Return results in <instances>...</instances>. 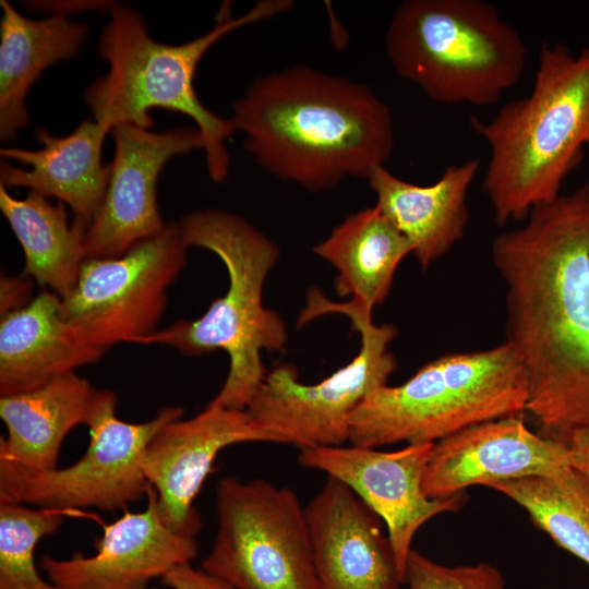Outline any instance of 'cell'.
I'll list each match as a JSON object with an SVG mask.
<instances>
[{"instance_id": "1", "label": "cell", "mask_w": 589, "mask_h": 589, "mask_svg": "<svg viewBox=\"0 0 589 589\" xmlns=\"http://www.w3.org/2000/svg\"><path fill=\"white\" fill-rule=\"evenodd\" d=\"M497 235L506 339L528 380L538 434L567 445L589 429V184L532 208Z\"/></svg>"}, {"instance_id": "2", "label": "cell", "mask_w": 589, "mask_h": 589, "mask_svg": "<svg viewBox=\"0 0 589 589\" xmlns=\"http://www.w3.org/2000/svg\"><path fill=\"white\" fill-rule=\"evenodd\" d=\"M229 120L261 168L313 192L368 180L395 145L392 111L370 87L306 65L257 77Z\"/></svg>"}, {"instance_id": "3", "label": "cell", "mask_w": 589, "mask_h": 589, "mask_svg": "<svg viewBox=\"0 0 589 589\" xmlns=\"http://www.w3.org/2000/svg\"><path fill=\"white\" fill-rule=\"evenodd\" d=\"M490 148L482 189L495 221L526 219L560 196L589 146V46L574 55L542 43L532 89L503 105L489 121L469 118Z\"/></svg>"}, {"instance_id": "4", "label": "cell", "mask_w": 589, "mask_h": 589, "mask_svg": "<svg viewBox=\"0 0 589 589\" xmlns=\"http://www.w3.org/2000/svg\"><path fill=\"white\" fill-rule=\"evenodd\" d=\"M293 7L291 0H261L244 14L233 17L228 5L207 33L180 45L153 39L143 16L133 8L110 4V20L98 40L108 72L84 92V101L94 120L112 130L119 124L143 129L153 127L149 110L161 108L193 120L203 139L207 172L223 182L229 172L226 141L235 133L229 120L207 109L193 86L199 62L231 32L272 19Z\"/></svg>"}, {"instance_id": "5", "label": "cell", "mask_w": 589, "mask_h": 589, "mask_svg": "<svg viewBox=\"0 0 589 589\" xmlns=\"http://www.w3.org/2000/svg\"><path fill=\"white\" fill-rule=\"evenodd\" d=\"M179 228L188 248H203L221 260L228 289L202 316L179 320L140 344L166 345L185 357L225 350L229 371L207 405L244 410L267 373L262 351H284L288 339L280 315L263 304L264 283L279 249L243 217L221 209L190 213Z\"/></svg>"}, {"instance_id": "6", "label": "cell", "mask_w": 589, "mask_h": 589, "mask_svg": "<svg viewBox=\"0 0 589 589\" xmlns=\"http://www.w3.org/2000/svg\"><path fill=\"white\" fill-rule=\"evenodd\" d=\"M396 73L440 104H495L526 68L528 48L483 0H407L384 38Z\"/></svg>"}, {"instance_id": "7", "label": "cell", "mask_w": 589, "mask_h": 589, "mask_svg": "<svg viewBox=\"0 0 589 589\" xmlns=\"http://www.w3.org/2000/svg\"><path fill=\"white\" fill-rule=\"evenodd\" d=\"M526 371L513 348L449 353L421 366L397 386L368 395L350 418L349 443L377 448L435 443L482 422L521 413Z\"/></svg>"}, {"instance_id": "8", "label": "cell", "mask_w": 589, "mask_h": 589, "mask_svg": "<svg viewBox=\"0 0 589 589\" xmlns=\"http://www.w3.org/2000/svg\"><path fill=\"white\" fill-rule=\"evenodd\" d=\"M311 318L327 313L348 316L360 333L358 354L345 366L315 384L299 382L298 370L281 363L266 373L247 411L261 425L286 437L300 449L339 446L349 441L350 418L372 392L387 384L397 368L388 345L393 325H376L372 314L349 302L327 300L318 290L308 300Z\"/></svg>"}, {"instance_id": "9", "label": "cell", "mask_w": 589, "mask_h": 589, "mask_svg": "<svg viewBox=\"0 0 589 589\" xmlns=\"http://www.w3.org/2000/svg\"><path fill=\"white\" fill-rule=\"evenodd\" d=\"M215 496L218 528L201 569L233 589H322L305 507L293 490L224 477Z\"/></svg>"}, {"instance_id": "10", "label": "cell", "mask_w": 589, "mask_h": 589, "mask_svg": "<svg viewBox=\"0 0 589 589\" xmlns=\"http://www.w3.org/2000/svg\"><path fill=\"white\" fill-rule=\"evenodd\" d=\"M179 224L111 259H86L62 316L88 345L106 352L157 332L167 290L187 264Z\"/></svg>"}, {"instance_id": "11", "label": "cell", "mask_w": 589, "mask_h": 589, "mask_svg": "<svg viewBox=\"0 0 589 589\" xmlns=\"http://www.w3.org/2000/svg\"><path fill=\"white\" fill-rule=\"evenodd\" d=\"M117 401L113 390L99 389L84 455L65 468L0 480V503L115 512L146 496L151 484L143 470L145 449L160 429L181 419L183 408L163 407L152 419L131 423L117 417Z\"/></svg>"}, {"instance_id": "12", "label": "cell", "mask_w": 589, "mask_h": 589, "mask_svg": "<svg viewBox=\"0 0 589 589\" xmlns=\"http://www.w3.org/2000/svg\"><path fill=\"white\" fill-rule=\"evenodd\" d=\"M433 443L407 444L394 452L357 445L301 449L298 461L346 484L384 522L399 574L417 531L433 517L459 510L467 492L430 498L422 480Z\"/></svg>"}, {"instance_id": "13", "label": "cell", "mask_w": 589, "mask_h": 589, "mask_svg": "<svg viewBox=\"0 0 589 589\" xmlns=\"http://www.w3.org/2000/svg\"><path fill=\"white\" fill-rule=\"evenodd\" d=\"M115 155L101 208L88 227L86 259H111L139 242L159 235L167 226L158 204L156 187L167 161L194 149H203L196 127L154 132L133 124L111 130Z\"/></svg>"}, {"instance_id": "14", "label": "cell", "mask_w": 589, "mask_h": 589, "mask_svg": "<svg viewBox=\"0 0 589 589\" xmlns=\"http://www.w3.org/2000/svg\"><path fill=\"white\" fill-rule=\"evenodd\" d=\"M252 442L288 444L281 434L259 424L244 410L207 405L196 416L160 429L148 443L143 470L157 494L163 524L172 532L195 538L202 519L194 500L226 447Z\"/></svg>"}, {"instance_id": "15", "label": "cell", "mask_w": 589, "mask_h": 589, "mask_svg": "<svg viewBox=\"0 0 589 589\" xmlns=\"http://www.w3.org/2000/svg\"><path fill=\"white\" fill-rule=\"evenodd\" d=\"M146 498L145 509L125 512L106 526L94 555H44L40 567L49 581L63 589H146L175 566L191 563L199 554L196 539L181 537L163 524L152 486Z\"/></svg>"}, {"instance_id": "16", "label": "cell", "mask_w": 589, "mask_h": 589, "mask_svg": "<svg viewBox=\"0 0 589 589\" xmlns=\"http://www.w3.org/2000/svg\"><path fill=\"white\" fill-rule=\"evenodd\" d=\"M569 466L567 447L530 431L518 413L474 424L433 443L422 486L430 498H441L472 485L489 488Z\"/></svg>"}, {"instance_id": "17", "label": "cell", "mask_w": 589, "mask_h": 589, "mask_svg": "<svg viewBox=\"0 0 589 589\" xmlns=\"http://www.w3.org/2000/svg\"><path fill=\"white\" fill-rule=\"evenodd\" d=\"M322 589H400L382 519L346 484L327 477L305 506Z\"/></svg>"}, {"instance_id": "18", "label": "cell", "mask_w": 589, "mask_h": 589, "mask_svg": "<svg viewBox=\"0 0 589 589\" xmlns=\"http://www.w3.org/2000/svg\"><path fill=\"white\" fill-rule=\"evenodd\" d=\"M109 132L95 120H84L65 136L38 128L35 136L43 148L0 149V185L53 196L71 208L74 221L88 229L108 189L110 166L101 163V147Z\"/></svg>"}, {"instance_id": "19", "label": "cell", "mask_w": 589, "mask_h": 589, "mask_svg": "<svg viewBox=\"0 0 589 589\" xmlns=\"http://www.w3.org/2000/svg\"><path fill=\"white\" fill-rule=\"evenodd\" d=\"M99 389L75 372L29 392L0 397L7 437L0 440V480L58 468L67 435L87 425Z\"/></svg>"}, {"instance_id": "20", "label": "cell", "mask_w": 589, "mask_h": 589, "mask_svg": "<svg viewBox=\"0 0 589 589\" xmlns=\"http://www.w3.org/2000/svg\"><path fill=\"white\" fill-rule=\"evenodd\" d=\"M479 168L477 159L450 165L429 185L407 182L385 166L368 178L375 205L408 239L422 269L464 238L469 219L467 195Z\"/></svg>"}, {"instance_id": "21", "label": "cell", "mask_w": 589, "mask_h": 589, "mask_svg": "<svg viewBox=\"0 0 589 589\" xmlns=\"http://www.w3.org/2000/svg\"><path fill=\"white\" fill-rule=\"evenodd\" d=\"M104 351L84 341L62 316V301L45 289L26 306L1 316L0 397L38 388Z\"/></svg>"}, {"instance_id": "22", "label": "cell", "mask_w": 589, "mask_h": 589, "mask_svg": "<svg viewBox=\"0 0 589 589\" xmlns=\"http://www.w3.org/2000/svg\"><path fill=\"white\" fill-rule=\"evenodd\" d=\"M0 4V139L9 142L29 123L25 99L33 84L48 67L76 56L89 28L64 13L33 20L7 0Z\"/></svg>"}, {"instance_id": "23", "label": "cell", "mask_w": 589, "mask_h": 589, "mask_svg": "<svg viewBox=\"0 0 589 589\" xmlns=\"http://www.w3.org/2000/svg\"><path fill=\"white\" fill-rule=\"evenodd\" d=\"M313 252L337 271L336 292L351 296L348 302L372 314L389 294L395 273L412 247L374 205L346 217Z\"/></svg>"}, {"instance_id": "24", "label": "cell", "mask_w": 589, "mask_h": 589, "mask_svg": "<svg viewBox=\"0 0 589 589\" xmlns=\"http://www.w3.org/2000/svg\"><path fill=\"white\" fill-rule=\"evenodd\" d=\"M0 209L23 249V275L61 300L67 298L86 260L87 229L76 221L69 223L62 202L55 205L33 191L16 199L0 185Z\"/></svg>"}, {"instance_id": "25", "label": "cell", "mask_w": 589, "mask_h": 589, "mask_svg": "<svg viewBox=\"0 0 589 589\" xmlns=\"http://www.w3.org/2000/svg\"><path fill=\"white\" fill-rule=\"evenodd\" d=\"M522 507L556 545L589 566V478L573 467L489 486Z\"/></svg>"}, {"instance_id": "26", "label": "cell", "mask_w": 589, "mask_h": 589, "mask_svg": "<svg viewBox=\"0 0 589 589\" xmlns=\"http://www.w3.org/2000/svg\"><path fill=\"white\" fill-rule=\"evenodd\" d=\"M61 512L0 503V589H63L40 576L34 557L37 543L61 527Z\"/></svg>"}, {"instance_id": "27", "label": "cell", "mask_w": 589, "mask_h": 589, "mask_svg": "<svg viewBox=\"0 0 589 589\" xmlns=\"http://www.w3.org/2000/svg\"><path fill=\"white\" fill-rule=\"evenodd\" d=\"M404 585L408 589H506L502 573L489 563L447 566L416 550L408 556Z\"/></svg>"}, {"instance_id": "28", "label": "cell", "mask_w": 589, "mask_h": 589, "mask_svg": "<svg viewBox=\"0 0 589 589\" xmlns=\"http://www.w3.org/2000/svg\"><path fill=\"white\" fill-rule=\"evenodd\" d=\"M161 584L171 589H233L227 582L194 568L191 563H184L171 568L163 578Z\"/></svg>"}, {"instance_id": "29", "label": "cell", "mask_w": 589, "mask_h": 589, "mask_svg": "<svg viewBox=\"0 0 589 589\" xmlns=\"http://www.w3.org/2000/svg\"><path fill=\"white\" fill-rule=\"evenodd\" d=\"M32 278L21 276L2 275L0 281V313L1 316L26 306L34 298L32 297Z\"/></svg>"}, {"instance_id": "30", "label": "cell", "mask_w": 589, "mask_h": 589, "mask_svg": "<svg viewBox=\"0 0 589 589\" xmlns=\"http://www.w3.org/2000/svg\"><path fill=\"white\" fill-rule=\"evenodd\" d=\"M566 447L570 467L589 478V429L574 432Z\"/></svg>"}]
</instances>
